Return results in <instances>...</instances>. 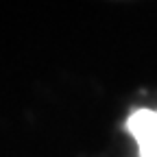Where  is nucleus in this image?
I'll use <instances>...</instances> for the list:
<instances>
[{"label": "nucleus", "instance_id": "1", "mask_svg": "<svg viewBox=\"0 0 157 157\" xmlns=\"http://www.w3.org/2000/svg\"><path fill=\"white\" fill-rule=\"evenodd\" d=\"M129 129L140 146V157H157V111H135L129 118Z\"/></svg>", "mask_w": 157, "mask_h": 157}]
</instances>
